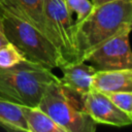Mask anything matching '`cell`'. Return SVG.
Masks as SVG:
<instances>
[{"label":"cell","instance_id":"cell-5","mask_svg":"<svg viewBox=\"0 0 132 132\" xmlns=\"http://www.w3.org/2000/svg\"><path fill=\"white\" fill-rule=\"evenodd\" d=\"M131 30L132 26L123 28L93 50L84 62L92 65L96 71H111L132 67V50L129 43Z\"/></svg>","mask_w":132,"mask_h":132},{"label":"cell","instance_id":"cell-4","mask_svg":"<svg viewBox=\"0 0 132 132\" xmlns=\"http://www.w3.org/2000/svg\"><path fill=\"white\" fill-rule=\"evenodd\" d=\"M66 132H94L97 123L84 110V98L58 81L50 84L37 105Z\"/></svg>","mask_w":132,"mask_h":132},{"label":"cell","instance_id":"cell-18","mask_svg":"<svg viewBox=\"0 0 132 132\" xmlns=\"http://www.w3.org/2000/svg\"><path fill=\"white\" fill-rule=\"evenodd\" d=\"M61 1H62V2H64V3H65V5H66V0H61Z\"/></svg>","mask_w":132,"mask_h":132},{"label":"cell","instance_id":"cell-3","mask_svg":"<svg viewBox=\"0 0 132 132\" xmlns=\"http://www.w3.org/2000/svg\"><path fill=\"white\" fill-rule=\"evenodd\" d=\"M0 28L6 39L21 51L26 60L51 70L66 63L57 46L32 25L10 14L0 13Z\"/></svg>","mask_w":132,"mask_h":132},{"label":"cell","instance_id":"cell-9","mask_svg":"<svg viewBox=\"0 0 132 132\" xmlns=\"http://www.w3.org/2000/svg\"><path fill=\"white\" fill-rule=\"evenodd\" d=\"M60 84L69 92L85 98L92 89V79L96 69L87 62H67L60 68Z\"/></svg>","mask_w":132,"mask_h":132},{"label":"cell","instance_id":"cell-7","mask_svg":"<svg viewBox=\"0 0 132 132\" xmlns=\"http://www.w3.org/2000/svg\"><path fill=\"white\" fill-rule=\"evenodd\" d=\"M84 110L102 125L125 127L132 125V117L116 106L102 92L91 89L84 98Z\"/></svg>","mask_w":132,"mask_h":132},{"label":"cell","instance_id":"cell-14","mask_svg":"<svg viewBox=\"0 0 132 132\" xmlns=\"http://www.w3.org/2000/svg\"><path fill=\"white\" fill-rule=\"evenodd\" d=\"M116 106L132 117V92H102Z\"/></svg>","mask_w":132,"mask_h":132},{"label":"cell","instance_id":"cell-16","mask_svg":"<svg viewBox=\"0 0 132 132\" xmlns=\"http://www.w3.org/2000/svg\"><path fill=\"white\" fill-rule=\"evenodd\" d=\"M110 1H113V0H91L92 4H93L94 6H99V5L108 3V2H110Z\"/></svg>","mask_w":132,"mask_h":132},{"label":"cell","instance_id":"cell-2","mask_svg":"<svg viewBox=\"0 0 132 132\" xmlns=\"http://www.w3.org/2000/svg\"><path fill=\"white\" fill-rule=\"evenodd\" d=\"M58 80L51 69L28 60L9 68H0V100L37 106L45 88Z\"/></svg>","mask_w":132,"mask_h":132},{"label":"cell","instance_id":"cell-17","mask_svg":"<svg viewBox=\"0 0 132 132\" xmlns=\"http://www.w3.org/2000/svg\"><path fill=\"white\" fill-rule=\"evenodd\" d=\"M7 42H8V40L6 39V37L4 36V34L2 33V31L0 29V46L3 45V44H5V43H7Z\"/></svg>","mask_w":132,"mask_h":132},{"label":"cell","instance_id":"cell-1","mask_svg":"<svg viewBox=\"0 0 132 132\" xmlns=\"http://www.w3.org/2000/svg\"><path fill=\"white\" fill-rule=\"evenodd\" d=\"M128 26H132V0H113L94 6L85 19L73 23L74 62H84L93 50Z\"/></svg>","mask_w":132,"mask_h":132},{"label":"cell","instance_id":"cell-19","mask_svg":"<svg viewBox=\"0 0 132 132\" xmlns=\"http://www.w3.org/2000/svg\"><path fill=\"white\" fill-rule=\"evenodd\" d=\"M0 29H1V28H0Z\"/></svg>","mask_w":132,"mask_h":132},{"label":"cell","instance_id":"cell-13","mask_svg":"<svg viewBox=\"0 0 132 132\" xmlns=\"http://www.w3.org/2000/svg\"><path fill=\"white\" fill-rule=\"evenodd\" d=\"M25 60L21 51L11 42L8 41L0 46V68H9Z\"/></svg>","mask_w":132,"mask_h":132},{"label":"cell","instance_id":"cell-15","mask_svg":"<svg viewBox=\"0 0 132 132\" xmlns=\"http://www.w3.org/2000/svg\"><path fill=\"white\" fill-rule=\"evenodd\" d=\"M66 6L71 12L76 13L75 22H79L85 19L94 7L90 0H66Z\"/></svg>","mask_w":132,"mask_h":132},{"label":"cell","instance_id":"cell-8","mask_svg":"<svg viewBox=\"0 0 132 132\" xmlns=\"http://www.w3.org/2000/svg\"><path fill=\"white\" fill-rule=\"evenodd\" d=\"M0 13L10 14L32 25L54 43L45 20L43 0H0Z\"/></svg>","mask_w":132,"mask_h":132},{"label":"cell","instance_id":"cell-6","mask_svg":"<svg viewBox=\"0 0 132 132\" xmlns=\"http://www.w3.org/2000/svg\"><path fill=\"white\" fill-rule=\"evenodd\" d=\"M43 9L54 44L65 62H74L72 43V12L61 0H43Z\"/></svg>","mask_w":132,"mask_h":132},{"label":"cell","instance_id":"cell-12","mask_svg":"<svg viewBox=\"0 0 132 132\" xmlns=\"http://www.w3.org/2000/svg\"><path fill=\"white\" fill-rule=\"evenodd\" d=\"M0 125L9 130L29 132L21 105L5 100H0Z\"/></svg>","mask_w":132,"mask_h":132},{"label":"cell","instance_id":"cell-11","mask_svg":"<svg viewBox=\"0 0 132 132\" xmlns=\"http://www.w3.org/2000/svg\"><path fill=\"white\" fill-rule=\"evenodd\" d=\"M29 132H66L38 106L21 105Z\"/></svg>","mask_w":132,"mask_h":132},{"label":"cell","instance_id":"cell-10","mask_svg":"<svg viewBox=\"0 0 132 132\" xmlns=\"http://www.w3.org/2000/svg\"><path fill=\"white\" fill-rule=\"evenodd\" d=\"M92 89L100 92H132V67L96 71L92 79Z\"/></svg>","mask_w":132,"mask_h":132}]
</instances>
